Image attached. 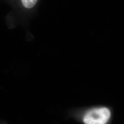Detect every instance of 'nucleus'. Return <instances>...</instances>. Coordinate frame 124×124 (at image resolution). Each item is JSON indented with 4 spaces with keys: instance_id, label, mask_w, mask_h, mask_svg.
Returning a JSON list of instances; mask_svg holds the SVG:
<instances>
[{
    "instance_id": "1",
    "label": "nucleus",
    "mask_w": 124,
    "mask_h": 124,
    "mask_svg": "<svg viewBox=\"0 0 124 124\" xmlns=\"http://www.w3.org/2000/svg\"><path fill=\"white\" fill-rule=\"evenodd\" d=\"M114 115L112 107L105 104L74 108L66 113L68 118L80 124H112Z\"/></svg>"
},
{
    "instance_id": "2",
    "label": "nucleus",
    "mask_w": 124,
    "mask_h": 124,
    "mask_svg": "<svg viewBox=\"0 0 124 124\" xmlns=\"http://www.w3.org/2000/svg\"><path fill=\"white\" fill-rule=\"evenodd\" d=\"M23 6L27 8H31L36 4L38 0H21Z\"/></svg>"
}]
</instances>
